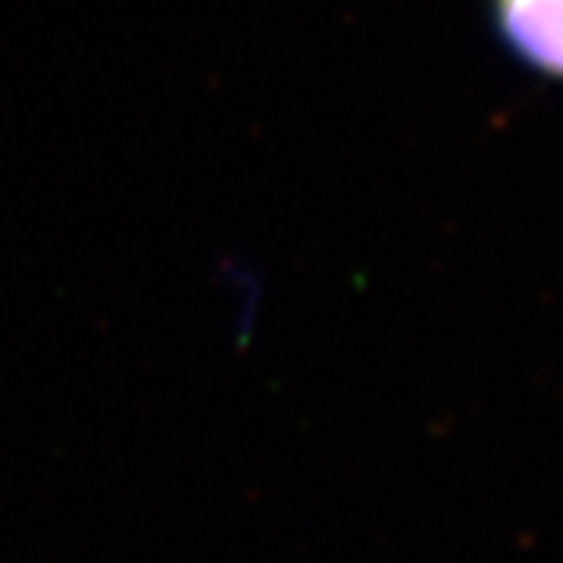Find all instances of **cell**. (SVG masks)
Instances as JSON below:
<instances>
[{"label": "cell", "mask_w": 563, "mask_h": 563, "mask_svg": "<svg viewBox=\"0 0 563 563\" xmlns=\"http://www.w3.org/2000/svg\"><path fill=\"white\" fill-rule=\"evenodd\" d=\"M488 20L520 69L563 85V0H488Z\"/></svg>", "instance_id": "6da1fadb"}]
</instances>
